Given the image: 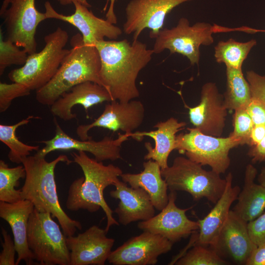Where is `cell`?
I'll return each mask as SVG.
<instances>
[{
	"label": "cell",
	"instance_id": "cell-34",
	"mask_svg": "<svg viewBox=\"0 0 265 265\" xmlns=\"http://www.w3.org/2000/svg\"><path fill=\"white\" fill-rule=\"evenodd\" d=\"M31 90L26 85L16 82H0V112L5 111L16 98L30 94Z\"/></svg>",
	"mask_w": 265,
	"mask_h": 265
},
{
	"label": "cell",
	"instance_id": "cell-6",
	"mask_svg": "<svg viewBox=\"0 0 265 265\" xmlns=\"http://www.w3.org/2000/svg\"><path fill=\"white\" fill-rule=\"evenodd\" d=\"M161 175L170 191H184L194 201L203 198L215 204L222 195L226 179L213 170L207 171L202 165L183 157H177L171 166L161 169Z\"/></svg>",
	"mask_w": 265,
	"mask_h": 265
},
{
	"label": "cell",
	"instance_id": "cell-16",
	"mask_svg": "<svg viewBox=\"0 0 265 265\" xmlns=\"http://www.w3.org/2000/svg\"><path fill=\"white\" fill-rule=\"evenodd\" d=\"M145 111L144 106L141 101L132 100L129 102L121 103L113 100L106 105L102 114L92 123L79 125L77 128L76 133L83 140L91 138L88 132L94 127L132 133L143 123Z\"/></svg>",
	"mask_w": 265,
	"mask_h": 265
},
{
	"label": "cell",
	"instance_id": "cell-37",
	"mask_svg": "<svg viewBox=\"0 0 265 265\" xmlns=\"http://www.w3.org/2000/svg\"><path fill=\"white\" fill-rule=\"evenodd\" d=\"M247 226L250 237L257 246L265 241V212L248 222Z\"/></svg>",
	"mask_w": 265,
	"mask_h": 265
},
{
	"label": "cell",
	"instance_id": "cell-42",
	"mask_svg": "<svg viewBox=\"0 0 265 265\" xmlns=\"http://www.w3.org/2000/svg\"><path fill=\"white\" fill-rule=\"evenodd\" d=\"M117 0H107L106 4L104 8V10H106L108 7V10L106 15V19L113 24L117 23V18L115 14L114 11V6L115 1Z\"/></svg>",
	"mask_w": 265,
	"mask_h": 265
},
{
	"label": "cell",
	"instance_id": "cell-12",
	"mask_svg": "<svg viewBox=\"0 0 265 265\" xmlns=\"http://www.w3.org/2000/svg\"><path fill=\"white\" fill-rule=\"evenodd\" d=\"M190 0H131L125 9L123 31L128 35L133 33V40H135L148 28L151 29L150 37L155 39L162 29L166 15L175 7Z\"/></svg>",
	"mask_w": 265,
	"mask_h": 265
},
{
	"label": "cell",
	"instance_id": "cell-15",
	"mask_svg": "<svg viewBox=\"0 0 265 265\" xmlns=\"http://www.w3.org/2000/svg\"><path fill=\"white\" fill-rule=\"evenodd\" d=\"M176 191H170L168 194V202L158 214L138 224V228L143 231L157 234L168 239L173 243L182 238H186L198 231L197 221L189 219L186 212L191 207L181 209L176 205Z\"/></svg>",
	"mask_w": 265,
	"mask_h": 265
},
{
	"label": "cell",
	"instance_id": "cell-28",
	"mask_svg": "<svg viewBox=\"0 0 265 265\" xmlns=\"http://www.w3.org/2000/svg\"><path fill=\"white\" fill-rule=\"evenodd\" d=\"M38 118L40 117L29 115L13 125L0 124V141L9 149L8 158L11 162L22 163L23 160L29 156L31 152L39 150L38 145L25 144L20 141L16 135V130L19 127L27 124L33 119Z\"/></svg>",
	"mask_w": 265,
	"mask_h": 265
},
{
	"label": "cell",
	"instance_id": "cell-25",
	"mask_svg": "<svg viewBox=\"0 0 265 265\" xmlns=\"http://www.w3.org/2000/svg\"><path fill=\"white\" fill-rule=\"evenodd\" d=\"M143 166V171L139 173H122L120 177L130 186L145 190L155 209L160 211L168 202V188L161 175V168L158 162L152 159L144 162Z\"/></svg>",
	"mask_w": 265,
	"mask_h": 265
},
{
	"label": "cell",
	"instance_id": "cell-29",
	"mask_svg": "<svg viewBox=\"0 0 265 265\" xmlns=\"http://www.w3.org/2000/svg\"><path fill=\"white\" fill-rule=\"evenodd\" d=\"M256 43L254 39L245 42L232 38L219 41L214 47V58L217 63L225 64L226 68L241 69L244 61Z\"/></svg>",
	"mask_w": 265,
	"mask_h": 265
},
{
	"label": "cell",
	"instance_id": "cell-23",
	"mask_svg": "<svg viewBox=\"0 0 265 265\" xmlns=\"http://www.w3.org/2000/svg\"><path fill=\"white\" fill-rule=\"evenodd\" d=\"M34 209L27 200L10 203L0 201V217L10 225L14 237L18 258L16 265L24 261L26 265H33L34 258L27 242V228L29 216Z\"/></svg>",
	"mask_w": 265,
	"mask_h": 265
},
{
	"label": "cell",
	"instance_id": "cell-44",
	"mask_svg": "<svg viewBox=\"0 0 265 265\" xmlns=\"http://www.w3.org/2000/svg\"><path fill=\"white\" fill-rule=\"evenodd\" d=\"M258 181L260 184L265 187V167H263L258 176Z\"/></svg>",
	"mask_w": 265,
	"mask_h": 265
},
{
	"label": "cell",
	"instance_id": "cell-27",
	"mask_svg": "<svg viewBox=\"0 0 265 265\" xmlns=\"http://www.w3.org/2000/svg\"><path fill=\"white\" fill-rule=\"evenodd\" d=\"M226 90L223 103L228 110L245 107L250 102L252 95L249 84L241 69L226 68Z\"/></svg>",
	"mask_w": 265,
	"mask_h": 265
},
{
	"label": "cell",
	"instance_id": "cell-32",
	"mask_svg": "<svg viewBox=\"0 0 265 265\" xmlns=\"http://www.w3.org/2000/svg\"><path fill=\"white\" fill-rule=\"evenodd\" d=\"M28 53L11 40H4L1 28L0 29V75L12 65L23 66L26 63Z\"/></svg>",
	"mask_w": 265,
	"mask_h": 265
},
{
	"label": "cell",
	"instance_id": "cell-24",
	"mask_svg": "<svg viewBox=\"0 0 265 265\" xmlns=\"http://www.w3.org/2000/svg\"><path fill=\"white\" fill-rule=\"evenodd\" d=\"M186 123L179 122L170 117L165 121L157 123L154 127L157 129L149 132H136L130 133V137L137 141H141L144 136H149L155 141L153 147L150 142L145 143L147 153L144 159L153 160L159 164L161 169L168 167V159L170 153L176 149V133L184 129Z\"/></svg>",
	"mask_w": 265,
	"mask_h": 265
},
{
	"label": "cell",
	"instance_id": "cell-10",
	"mask_svg": "<svg viewBox=\"0 0 265 265\" xmlns=\"http://www.w3.org/2000/svg\"><path fill=\"white\" fill-rule=\"evenodd\" d=\"M1 17L4 19L7 39L29 54L36 52V29L39 24L47 19L45 13L36 9L35 0H11Z\"/></svg>",
	"mask_w": 265,
	"mask_h": 265
},
{
	"label": "cell",
	"instance_id": "cell-13",
	"mask_svg": "<svg viewBox=\"0 0 265 265\" xmlns=\"http://www.w3.org/2000/svg\"><path fill=\"white\" fill-rule=\"evenodd\" d=\"M173 244L160 235L143 231L112 251L107 261L114 265H154Z\"/></svg>",
	"mask_w": 265,
	"mask_h": 265
},
{
	"label": "cell",
	"instance_id": "cell-39",
	"mask_svg": "<svg viewBox=\"0 0 265 265\" xmlns=\"http://www.w3.org/2000/svg\"><path fill=\"white\" fill-rule=\"evenodd\" d=\"M250 147L248 155L253 163L265 161V137L257 144Z\"/></svg>",
	"mask_w": 265,
	"mask_h": 265
},
{
	"label": "cell",
	"instance_id": "cell-5",
	"mask_svg": "<svg viewBox=\"0 0 265 265\" xmlns=\"http://www.w3.org/2000/svg\"><path fill=\"white\" fill-rule=\"evenodd\" d=\"M68 32L60 27L44 37L41 51L28 54L26 63L11 71L8 77L12 82L23 83L30 90H38L54 76L70 50L65 49Z\"/></svg>",
	"mask_w": 265,
	"mask_h": 265
},
{
	"label": "cell",
	"instance_id": "cell-19",
	"mask_svg": "<svg viewBox=\"0 0 265 265\" xmlns=\"http://www.w3.org/2000/svg\"><path fill=\"white\" fill-rule=\"evenodd\" d=\"M188 108L190 122L203 133L220 137L225 126L227 109L223 103V96L218 91L216 84H204L201 91L200 103Z\"/></svg>",
	"mask_w": 265,
	"mask_h": 265
},
{
	"label": "cell",
	"instance_id": "cell-21",
	"mask_svg": "<svg viewBox=\"0 0 265 265\" xmlns=\"http://www.w3.org/2000/svg\"><path fill=\"white\" fill-rule=\"evenodd\" d=\"M113 101L108 91L103 86L90 81L79 83L63 93L51 106L54 116L64 121L77 118L73 107L82 106L87 112L90 107L104 102Z\"/></svg>",
	"mask_w": 265,
	"mask_h": 265
},
{
	"label": "cell",
	"instance_id": "cell-46",
	"mask_svg": "<svg viewBox=\"0 0 265 265\" xmlns=\"http://www.w3.org/2000/svg\"><path fill=\"white\" fill-rule=\"evenodd\" d=\"M242 31H247V32H248L249 33H251V32L254 33V32H259V31L265 32V30H257V29H251V28H249L247 27H246V28L243 29Z\"/></svg>",
	"mask_w": 265,
	"mask_h": 265
},
{
	"label": "cell",
	"instance_id": "cell-31",
	"mask_svg": "<svg viewBox=\"0 0 265 265\" xmlns=\"http://www.w3.org/2000/svg\"><path fill=\"white\" fill-rule=\"evenodd\" d=\"M230 264L212 248L196 245L189 249L175 263L177 265H226Z\"/></svg>",
	"mask_w": 265,
	"mask_h": 265
},
{
	"label": "cell",
	"instance_id": "cell-8",
	"mask_svg": "<svg viewBox=\"0 0 265 265\" xmlns=\"http://www.w3.org/2000/svg\"><path fill=\"white\" fill-rule=\"evenodd\" d=\"M187 130L176 136L175 150L202 166L209 165L219 174L225 173L230 164V151L239 145L238 143L230 136L216 137L195 128Z\"/></svg>",
	"mask_w": 265,
	"mask_h": 265
},
{
	"label": "cell",
	"instance_id": "cell-20",
	"mask_svg": "<svg viewBox=\"0 0 265 265\" xmlns=\"http://www.w3.org/2000/svg\"><path fill=\"white\" fill-rule=\"evenodd\" d=\"M106 234L105 229L93 225L77 236L67 237L70 265H104L115 241Z\"/></svg>",
	"mask_w": 265,
	"mask_h": 265
},
{
	"label": "cell",
	"instance_id": "cell-14",
	"mask_svg": "<svg viewBox=\"0 0 265 265\" xmlns=\"http://www.w3.org/2000/svg\"><path fill=\"white\" fill-rule=\"evenodd\" d=\"M225 190L214 206L203 219L197 220L199 229L190 235L188 244L176 256L181 258L189 249L196 245L212 247L216 242L230 211L240 191L238 186H233V175L230 172L225 178Z\"/></svg>",
	"mask_w": 265,
	"mask_h": 265
},
{
	"label": "cell",
	"instance_id": "cell-38",
	"mask_svg": "<svg viewBox=\"0 0 265 265\" xmlns=\"http://www.w3.org/2000/svg\"><path fill=\"white\" fill-rule=\"evenodd\" d=\"M246 108L254 125L265 126V106L262 103L252 98Z\"/></svg>",
	"mask_w": 265,
	"mask_h": 265
},
{
	"label": "cell",
	"instance_id": "cell-22",
	"mask_svg": "<svg viewBox=\"0 0 265 265\" xmlns=\"http://www.w3.org/2000/svg\"><path fill=\"white\" fill-rule=\"evenodd\" d=\"M110 191L111 197L119 200L114 212L119 223L126 226L137 221H146L155 215V208L147 192L141 188H133L119 180Z\"/></svg>",
	"mask_w": 265,
	"mask_h": 265
},
{
	"label": "cell",
	"instance_id": "cell-11",
	"mask_svg": "<svg viewBox=\"0 0 265 265\" xmlns=\"http://www.w3.org/2000/svg\"><path fill=\"white\" fill-rule=\"evenodd\" d=\"M54 122L55 126L54 137L49 140L41 141L40 142L44 143L45 146L38 150L35 155L45 158L50 153L56 150H75L91 154L98 161H115L121 158L122 144L130 137V133H119L116 139L106 136L98 141L91 139V138L85 140H78L68 135L55 118Z\"/></svg>",
	"mask_w": 265,
	"mask_h": 265
},
{
	"label": "cell",
	"instance_id": "cell-40",
	"mask_svg": "<svg viewBox=\"0 0 265 265\" xmlns=\"http://www.w3.org/2000/svg\"><path fill=\"white\" fill-rule=\"evenodd\" d=\"M246 265H265V241L257 246Z\"/></svg>",
	"mask_w": 265,
	"mask_h": 265
},
{
	"label": "cell",
	"instance_id": "cell-1",
	"mask_svg": "<svg viewBox=\"0 0 265 265\" xmlns=\"http://www.w3.org/2000/svg\"><path fill=\"white\" fill-rule=\"evenodd\" d=\"M101 59L100 75L113 100L127 103L137 98L136 81L140 72L150 62L152 49L138 41L103 40L97 42Z\"/></svg>",
	"mask_w": 265,
	"mask_h": 265
},
{
	"label": "cell",
	"instance_id": "cell-36",
	"mask_svg": "<svg viewBox=\"0 0 265 265\" xmlns=\"http://www.w3.org/2000/svg\"><path fill=\"white\" fill-rule=\"evenodd\" d=\"M1 234L3 242L0 254V265H16L15 255L17 252L14 241L3 227H1Z\"/></svg>",
	"mask_w": 265,
	"mask_h": 265
},
{
	"label": "cell",
	"instance_id": "cell-41",
	"mask_svg": "<svg viewBox=\"0 0 265 265\" xmlns=\"http://www.w3.org/2000/svg\"><path fill=\"white\" fill-rule=\"evenodd\" d=\"M265 137V126L254 125L250 134L248 145L252 147L259 143Z\"/></svg>",
	"mask_w": 265,
	"mask_h": 265
},
{
	"label": "cell",
	"instance_id": "cell-4",
	"mask_svg": "<svg viewBox=\"0 0 265 265\" xmlns=\"http://www.w3.org/2000/svg\"><path fill=\"white\" fill-rule=\"evenodd\" d=\"M70 45L71 48L56 74L36 91V99L43 105L51 106L63 93L83 82L103 86L100 75L101 59L96 46L85 44L80 33L72 36Z\"/></svg>",
	"mask_w": 265,
	"mask_h": 265
},
{
	"label": "cell",
	"instance_id": "cell-30",
	"mask_svg": "<svg viewBox=\"0 0 265 265\" xmlns=\"http://www.w3.org/2000/svg\"><path fill=\"white\" fill-rule=\"evenodd\" d=\"M26 170L23 165L9 167L3 160H0V201L13 203L22 200L19 186L21 178H25Z\"/></svg>",
	"mask_w": 265,
	"mask_h": 265
},
{
	"label": "cell",
	"instance_id": "cell-17",
	"mask_svg": "<svg viewBox=\"0 0 265 265\" xmlns=\"http://www.w3.org/2000/svg\"><path fill=\"white\" fill-rule=\"evenodd\" d=\"M75 12L69 15L57 12L51 2L44 3L47 19H54L68 23L77 28L82 35L84 43L95 45L107 38L116 40L122 33L118 26L107 20L96 16L87 6L78 2L73 3Z\"/></svg>",
	"mask_w": 265,
	"mask_h": 265
},
{
	"label": "cell",
	"instance_id": "cell-18",
	"mask_svg": "<svg viewBox=\"0 0 265 265\" xmlns=\"http://www.w3.org/2000/svg\"><path fill=\"white\" fill-rule=\"evenodd\" d=\"M247 224L231 210L215 243L211 248L230 264L246 265L257 246L250 237Z\"/></svg>",
	"mask_w": 265,
	"mask_h": 265
},
{
	"label": "cell",
	"instance_id": "cell-35",
	"mask_svg": "<svg viewBox=\"0 0 265 265\" xmlns=\"http://www.w3.org/2000/svg\"><path fill=\"white\" fill-rule=\"evenodd\" d=\"M246 79L250 85L252 98L265 106V75L262 76L250 70L246 72Z\"/></svg>",
	"mask_w": 265,
	"mask_h": 265
},
{
	"label": "cell",
	"instance_id": "cell-3",
	"mask_svg": "<svg viewBox=\"0 0 265 265\" xmlns=\"http://www.w3.org/2000/svg\"><path fill=\"white\" fill-rule=\"evenodd\" d=\"M60 162L69 164L73 161L65 155L51 161L35 155L25 158L22 163L26 170L25 181L20 189L22 200L30 201L38 212L50 213L58 220L64 235L69 237L74 236L77 230H81L82 225L71 218L59 203L54 170Z\"/></svg>",
	"mask_w": 265,
	"mask_h": 265
},
{
	"label": "cell",
	"instance_id": "cell-33",
	"mask_svg": "<svg viewBox=\"0 0 265 265\" xmlns=\"http://www.w3.org/2000/svg\"><path fill=\"white\" fill-rule=\"evenodd\" d=\"M233 126L234 130L229 136L237 141L239 145H248L254 124L246 107H241L235 110Z\"/></svg>",
	"mask_w": 265,
	"mask_h": 265
},
{
	"label": "cell",
	"instance_id": "cell-26",
	"mask_svg": "<svg viewBox=\"0 0 265 265\" xmlns=\"http://www.w3.org/2000/svg\"><path fill=\"white\" fill-rule=\"evenodd\" d=\"M256 168L247 165L242 190L240 191L237 203L232 210L238 216L248 222L264 212L265 209V187L254 182Z\"/></svg>",
	"mask_w": 265,
	"mask_h": 265
},
{
	"label": "cell",
	"instance_id": "cell-9",
	"mask_svg": "<svg viewBox=\"0 0 265 265\" xmlns=\"http://www.w3.org/2000/svg\"><path fill=\"white\" fill-rule=\"evenodd\" d=\"M214 32V26L205 22H197L190 26L188 19L182 17L176 26L159 31L152 50L154 53L168 50L171 53H177L187 57L191 65H198L200 46L212 44Z\"/></svg>",
	"mask_w": 265,
	"mask_h": 265
},
{
	"label": "cell",
	"instance_id": "cell-2",
	"mask_svg": "<svg viewBox=\"0 0 265 265\" xmlns=\"http://www.w3.org/2000/svg\"><path fill=\"white\" fill-rule=\"evenodd\" d=\"M73 162L81 168L83 177L74 180L70 186L66 205L71 211L86 210L95 212L102 208L106 214L107 233L113 225H119L113 216V211L105 200L104 191L119 180L123 171L112 164L105 165L102 161L89 157L86 152H73Z\"/></svg>",
	"mask_w": 265,
	"mask_h": 265
},
{
	"label": "cell",
	"instance_id": "cell-45",
	"mask_svg": "<svg viewBox=\"0 0 265 265\" xmlns=\"http://www.w3.org/2000/svg\"><path fill=\"white\" fill-rule=\"evenodd\" d=\"M11 0H3L0 9V17L3 14L4 12L8 7L10 3Z\"/></svg>",
	"mask_w": 265,
	"mask_h": 265
},
{
	"label": "cell",
	"instance_id": "cell-7",
	"mask_svg": "<svg viewBox=\"0 0 265 265\" xmlns=\"http://www.w3.org/2000/svg\"><path fill=\"white\" fill-rule=\"evenodd\" d=\"M52 217L50 213L34 209L28 222L29 248L39 265H70L67 237Z\"/></svg>",
	"mask_w": 265,
	"mask_h": 265
},
{
	"label": "cell",
	"instance_id": "cell-43",
	"mask_svg": "<svg viewBox=\"0 0 265 265\" xmlns=\"http://www.w3.org/2000/svg\"><path fill=\"white\" fill-rule=\"evenodd\" d=\"M60 4L63 6H66L71 4H73L75 2H79L87 7H90L91 5L88 3L87 0H55Z\"/></svg>",
	"mask_w": 265,
	"mask_h": 265
}]
</instances>
